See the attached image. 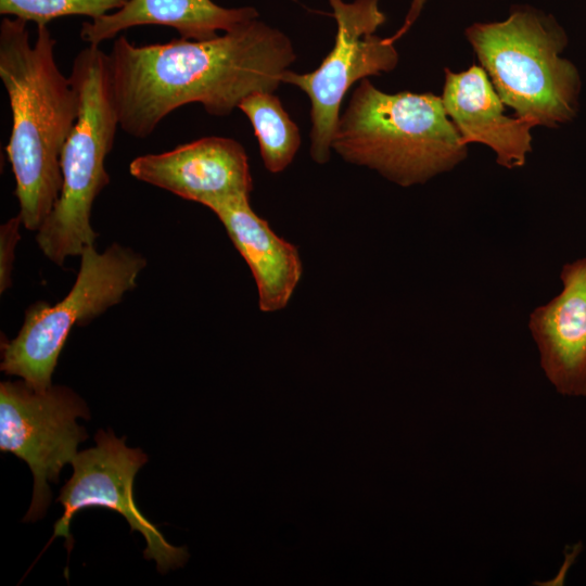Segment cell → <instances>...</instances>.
<instances>
[{
  "mask_svg": "<svg viewBox=\"0 0 586 586\" xmlns=\"http://www.w3.org/2000/svg\"><path fill=\"white\" fill-rule=\"evenodd\" d=\"M295 58L291 40L256 18L206 40L136 46L120 35L109 53L119 126L146 138L189 103L227 116L246 95L273 92Z\"/></svg>",
  "mask_w": 586,
  "mask_h": 586,
  "instance_id": "cell-1",
  "label": "cell"
},
{
  "mask_svg": "<svg viewBox=\"0 0 586 586\" xmlns=\"http://www.w3.org/2000/svg\"><path fill=\"white\" fill-rule=\"evenodd\" d=\"M48 25L31 44L27 22L0 24V78L9 97L12 129L5 148L15 178L22 225L38 231L62 189L61 153L79 115L80 99L54 56Z\"/></svg>",
  "mask_w": 586,
  "mask_h": 586,
  "instance_id": "cell-2",
  "label": "cell"
},
{
  "mask_svg": "<svg viewBox=\"0 0 586 586\" xmlns=\"http://www.w3.org/2000/svg\"><path fill=\"white\" fill-rule=\"evenodd\" d=\"M331 148L344 161L374 169L402 187L451 170L468 154L441 97L388 94L367 78L340 116Z\"/></svg>",
  "mask_w": 586,
  "mask_h": 586,
  "instance_id": "cell-3",
  "label": "cell"
},
{
  "mask_svg": "<svg viewBox=\"0 0 586 586\" xmlns=\"http://www.w3.org/2000/svg\"><path fill=\"white\" fill-rule=\"evenodd\" d=\"M466 35L495 91L517 117L556 128L576 116L581 76L561 58L568 37L551 15L518 8L502 22L474 23Z\"/></svg>",
  "mask_w": 586,
  "mask_h": 586,
  "instance_id": "cell-4",
  "label": "cell"
},
{
  "mask_svg": "<svg viewBox=\"0 0 586 586\" xmlns=\"http://www.w3.org/2000/svg\"><path fill=\"white\" fill-rule=\"evenodd\" d=\"M69 78L79 94V115L61 153L60 195L36 237L59 266L94 244L91 209L110 183L104 162L120 127L109 54L89 44L75 56Z\"/></svg>",
  "mask_w": 586,
  "mask_h": 586,
  "instance_id": "cell-5",
  "label": "cell"
},
{
  "mask_svg": "<svg viewBox=\"0 0 586 586\" xmlns=\"http://www.w3.org/2000/svg\"><path fill=\"white\" fill-rule=\"evenodd\" d=\"M145 264L139 253L117 243L102 253L94 244L87 246L66 296L54 305L41 301L28 307L17 335L2 345L1 371L22 378L35 390L50 387L71 330L118 304L136 286Z\"/></svg>",
  "mask_w": 586,
  "mask_h": 586,
  "instance_id": "cell-6",
  "label": "cell"
},
{
  "mask_svg": "<svg viewBox=\"0 0 586 586\" xmlns=\"http://www.w3.org/2000/svg\"><path fill=\"white\" fill-rule=\"evenodd\" d=\"M88 420L86 403L71 388L51 385L38 391L23 381L0 383V450L27 462L34 476L30 507L23 519H41L51 500L49 482L58 483L63 467L88 437L77 418Z\"/></svg>",
  "mask_w": 586,
  "mask_h": 586,
  "instance_id": "cell-7",
  "label": "cell"
},
{
  "mask_svg": "<svg viewBox=\"0 0 586 586\" xmlns=\"http://www.w3.org/2000/svg\"><path fill=\"white\" fill-rule=\"evenodd\" d=\"M336 21L335 43L317 69L297 74L286 69L282 82L303 90L310 100V155L318 164L330 160L341 103L358 80L394 69L398 53L374 31L385 22L379 0H329Z\"/></svg>",
  "mask_w": 586,
  "mask_h": 586,
  "instance_id": "cell-8",
  "label": "cell"
},
{
  "mask_svg": "<svg viewBox=\"0 0 586 586\" xmlns=\"http://www.w3.org/2000/svg\"><path fill=\"white\" fill-rule=\"evenodd\" d=\"M125 440L126 436L117 438L112 430H100L94 436L95 446L74 457L71 462L73 474L56 498L64 511L54 524L48 545L58 536H63L69 553L74 545L69 533L72 518L85 508H107L120 513L131 532L138 531L143 535L146 542L144 558L155 560L157 571L164 574L182 566L189 553L186 547L170 545L138 509L133 497V481L148 457L140 448L127 447Z\"/></svg>",
  "mask_w": 586,
  "mask_h": 586,
  "instance_id": "cell-9",
  "label": "cell"
},
{
  "mask_svg": "<svg viewBox=\"0 0 586 586\" xmlns=\"http://www.w3.org/2000/svg\"><path fill=\"white\" fill-rule=\"evenodd\" d=\"M136 179L208 207L250 196L253 181L249 158L238 141L204 137L170 151L133 158Z\"/></svg>",
  "mask_w": 586,
  "mask_h": 586,
  "instance_id": "cell-10",
  "label": "cell"
},
{
  "mask_svg": "<svg viewBox=\"0 0 586 586\" xmlns=\"http://www.w3.org/2000/svg\"><path fill=\"white\" fill-rule=\"evenodd\" d=\"M561 292L528 316L540 367L564 396L586 397V257L566 263Z\"/></svg>",
  "mask_w": 586,
  "mask_h": 586,
  "instance_id": "cell-11",
  "label": "cell"
},
{
  "mask_svg": "<svg viewBox=\"0 0 586 586\" xmlns=\"http://www.w3.org/2000/svg\"><path fill=\"white\" fill-rule=\"evenodd\" d=\"M442 101L463 144L482 143L496 153V162L512 169L524 165L532 151L535 123L504 114L502 101L483 67L454 73L445 69Z\"/></svg>",
  "mask_w": 586,
  "mask_h": 586,
  "instance_id": "cell-12",
  "label": "cell"
},
{
  "mask_svg": "<svg viewBox=\"0 0 586 586\" xmlns=\"http://www.w3.org/2000/svg\"><path fill=\"white\" fill-rule=\"evenodd\" d=\"M252 271L264 313L283 309L303 275L295 245L279 237L250 204V196L235 199L212 209Z\"/></svg>",
  "mask_w": 586,
  "mask_h": 586,
  "instance_id": "cell-13",
  "label": "cell"
},
{
  "mask_svg": "<svg viewBox=\"0 0 586 586\" xmlns=\"http://www.w3.org/2000/svg\"><path fill=\"white\" fill-rule=\"evenodd\" d=\"M254 8H224L212 0H128L120 9L84 22L81 40L98 46L120 31L141 25H162L176 29L180 38L206 40L218 30L230 31L257 18Z\"/></svg>",
  "mask_w": 586,
  "mask_h": 586,
  "instance_id": "cell-14",
  "label": "cell"
},
{
  "mask_svg": "<svg viewBox=\"0 0 586 586\" xmlns=\"http://www.w3.org/2000/svg\"><path fill=\"white\" fill-rule=\"evenodd\" d=\"M238 109L254 128L266 169L272 174L283 171L297 153L301 135L279 98L273 92L255 91L246 95Z\"/></svg>",
  "mask_w": 586,
  "mask_h": 586,
  "instance_id": "cell-15",
  "label": "cell"
},
{
  "mask_svg": "<svg viewBox=\"0 0 586 586\" xmlns=\"http://www.w3.org/2000/svg\"><path fill=\"white\" fill-rule=\"evenodd\" d=\"M128 0H0V13L48 25L55 18L81 15L94 20L120 9Z\"/></svg>",
  "mask_w": 586,
  "mask_h": 586,
  "instance_id": "cell-16",
  "label": "cell"
},
{
  "mask_svg": "<svg viewBox=\"0 0 586 586\" xmlns=\"http://www.w3.org/2000/svg\"><path fill=\"white\" fill-rule=\"evenodd\" d=\"M20 216L12 217L0 227V292L3 293L12 283L14 252L20 240Z\"/></svg>",
  "mask_w": 586,
  "mask_h": 586,
  "instance_id": "cell-17",
  "label": "cell"
},
{
  "mask_svg": "<svg viewBox=\"0 0 586 586\" xmlns=\"http://www.w3.org/2000/svg\"><path fill=\"white\" fill-rule=\"evenodd\" d=\"M425 1L426 0H412L411 1L410 9L406 15L403 26L392 37L387 38V40L391 43H394L396 40H398L402 36H404L409 30V28L418 18Z\"/></svg>",
  "mask_w": 586,
  "mask_h": 586,
  "instance_id": "cell-18",
  "label": "cell"
}]
</instances>
